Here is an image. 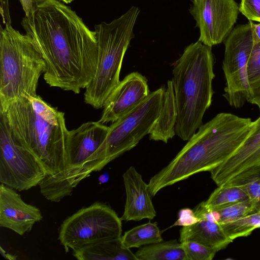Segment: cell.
Masks as SVG:
<instances>
[{"mask_svg":"<svg viewBox=\"0 0 260 260\" xmlns=\"http://www.w3.org/2000/svg\"><path fill=\"white\" fill-rule=\"evenodd\" d=\"M239 12L249 21L260 23V0H241Z\"/></svg>","mask_w":260,"mask_h":260,"instance_id":"27","label":"cell"},{"mask_svg":"<svg viewBox=\"0 0 260 260\" xmlns=\"http://www.w3.org/2000/svg\"><path fill=\"white\" fill-rule=\"evenodd\" d=\"M46 173L38 159L13 136L0 112V182L15 190H28L40 184Z\"/></svg>","mask_w":260,"mask_h":260,"instance_id":"10","label":"cell"},{"mask_svg":"<svg viewBox=\"0 0 260 260\" xmlns=\"http://www.w3.org/2000/svg\"><path fill=\"white\" fill-rule=\"evenodd\" d=\"M46 66L31 39L11 25L1 26L0 108L37 95L38 81Z\"/></svg>","mask_w":260,"mask_h":260,"instance_id":"5","label":"cell"},{"mask_svg":"<svg viewBox=\"0 0 260 260\" xmlns=\"http://www.w3.org/2000/svg\"><path fill=\"white\" fill-rule=\"evenodd\" d=\"M248 199L246 194L237 185L218 186L208 199L200 204L209 210L222 208Z\"/></svg>","mask_w":260,"mask_h":260,"instance_id":"21","label":"cell"},{"mask_svg":"<svg viewBox=\"0 0 260 260\" xmlns=\"http://www.w3.org/2000/svg\"><path fill=\"white\" fill-rule=\"evenodd\" d=\"M224 41L222 69L226 82L223 96L231 106L240 108L251 95L247 67L254 44L252 21L236 26Z\"/></svg>","mask_w":260,"mask_h":260,"instance_id":"9","label":"cell"},{"mask_svg":"<svg viewBox=\"0 0 260 260\" xmlns=\"http://www.w3.org/2000/svg\"><path fill=\"white\" fill-rule=\"evenodd\" d=\"M248 102L257 106L260 112V87L252 91Z\"/></svg>","mask_w":260,"mask_h":260,"instance_id":"31","label":"cell"},{"mask_svg":"<svg viewBox=\"0 0 260 260\" xmlns=\"http://www.w3.org/2000/svg\"><path fill=\"white\" fill-rule=\"evenodd\" d=\"M200 219L197 217L194 210L186 208L181 209L178 213V218L172 226H187L195 224Z\"/></svg>","mask_w":260,"mask_h":260,"instance_id":"28","label":"cell"},{"mask_svg":"<svg viewBox=\"0 0 260 260\" xmlns=\"http://www.w3.org/2000/svg\"><path fill=\"white\" fill-rule=\"evenodd\" d=\"M220 224L232 241L238 238L247 237L255 229L260 228V211Z\"/></svg>","mask_w":260,"mask_h":260,"instance_id":"22","label":"cell"},{"mask_svg":"<svg viewBox=\"0 0 260 260\" xmlns=\"http://www.w3.org/2000/svg\"><path fill=\"white\" fill-rule=\"evenodd\" d=\"M120 218L108 205L95 202L68 217L58 239L67 253L99 241L121 237Z\"/></svg>","mask_w":260,"mask_h":260,"instance_id":"8","label":"cell"},{"mask_svg":"<svg viewBox=\"0 0 260 260\" xmlns=\"http://www.w3.org/2000/svg\"><path fill=\"white\" fill-rule=\"evenodd\" d=\"M0 112L14 138L36 156L46 175L66 168L69 131L63 112L38 95L14 101L0 108Z\"/></svg>","mask_w":260,"mask_h":260,"instance_id":"3","label":"cell"},{"mask_svg":"<svg viewBox=\"0 0 260 260\" xmlns=\"http://www.w3.org/2000/svg\"><path fill=\"white\" fill-rule=\"evenodd\" d=\"M150 93L145 76L137 72L129 74L108 98L99 121L104 124L115 121L138 106Z\"/></svg>","mask_w":260,"mask_h":260,"instance_id":"13","label":"cell"},{"mask_svg":"<svg viewBox=\"0 0 260 260\" xmlns=\"http://www.w3.org/2000/svg\"><path fill=\"white\" fill-rule=\"evenodd\" d=\"M176 118L173 84L171 80H168L159 114L149 132L150 140L167 143L176 135Z\"/></svg>","mask_w":260,"mask_h":260,"instance_id":"18","label":"cell"},{"mask_svg":"<svg viewBox=\"0 0 260 260\" xmlns=\"http://www.w3.org/2000/svg\"><path fill=\"white\" fill-rule=\"evenodd\" d=\"M0 251L3 256L7 259H15L16 258V257L15 256H13L11 254L6 253V251H4V250H3L2 247H0Z\"/></svg>","mask_w":260,"mask_h":260,"instance_id":"34","label":"cell"},{"mask_svg":"<svg viewBox=\"0 0 260 260\" xmlns=\"http://www.w3.org/2000/svg\"><path fill=\"white\" fill-rule=\"evenodd\" d=\"M124 245L128 248H139L162 241L161 234L157 223H148L136 226L121 236Z\"/></svg>","mask_w":260,"mask_h":260,"instance_id":"20","label":"cell"},{"mask_svg":"<svg viewBox=\"0 0 260 260\" xmlns=\"http://www.w3.org/2000/svg\"><path fill=\"white\" fill-rule=\"evenodd\" d=\"M166 88L150 92L138 106L109 126L107 136L70 182L73 188L93 172L99 171L110 162L135 147L147 134L159 114Z\"/></svg>","mask_w":260,"mask_h":260,"instance_id":"7","label":"cell"},{"mask_svg":"<svg viewBox=\"0 0 260 260\" xmlns=\"http://www.w3.org/2000/svg\"><path fill=\"white\" fill-rule=\"evenodd\" d=\"M129 249L121 237L86 245L74 250L73 255L79 260H138Z\"/></svg>","mask_w":260,"mask_h":260,"instance_id":"17","label":"cell"},{"mask_svg":"<svg viewBox=\"0 0 260 260\" xmlns=\"http://www.w3.org/2000/svg\"><path fill=\"white\" fill-rule=\"evenodd\" d=\"M63 3L66 4H69L71 3L72 2H73L74 0H60Z\"/></svg>","mask_w":260,"mask_h":260,"instance_id":"35","label":"cell"},{"mask_svg":"<svg viewBox=\"0 0 260 260\" xmlns=\"http://www.w3.org/2000/svg\"><path fill=\"white\" fill-rule=\"evenodd\" d=\"M126 202L120 218L124 221L153 219L156 215L148 185L134 167L131 166L123 174Z\"/></svg>","mask_w":260,"mask_h":260,"instance_id":"15","label":"cell"},{"mask_svg":"<svg viewBox=\"0 0 260 260\" xmlns=\"http://www.w3.org/2000/svg\"><path fill=\"white\" fill-rule=\"evenodd\" d=\"M0 10L3 23L5 25H11V19L9 8V0H0Z\"/></svg>","mask_w":260,"mask_h":260,"instance_id":"29","label":"cell"},{"mask_svg":"<svg viewBox=\"0 0 260 260\" xmlns=\"http://www.w3.org/2000/svg\"><path fill=\"white\" fill-rule=\"evenodd\" d=\"M109 179V174L108 172H105L98 178V181L100 184L107 182Z\"/></svg>","mask_w":260,"mask_h":260,"instance_id":"33","label":"cell"},{"mask_svg":"<svg viewBox=\"0 0 260 260\" xmlns=\"http://www.w3.org/2000/svg\"><path fill=\"white\" fill-rule=\"evenodd\" d=\"M23 11L25 12V16L29 15L35 6L37 0H19Z\"/></svg>","mask_w":260,"mask_h":260,"instance_id":"30","label":"cell"},{"mask_svg":"<svg viewBox=\"0 0 260 260\" xmlns=\"http://www.w3.org/2000/svg\"><path fill=\"white\" fill-rule=\"evenodd\" d=\"M43 217L36 206L25 203L15 189L0 186V226L20 235L30 231Z\"/></svg>","mask_w":260,"mask_h":260,"instance_id":"14","label":"cell"},{"mask_svg":"<svg viewBox=\"0 0 260 260\" xmlns=\"http://www.w3.org/2000/svg\"><path fill=\"white\" fill-rule=\"evenodd\" d=\"M214 64L211 47L199 40L187 46L173 64L175 134L183 141H188L203 124L204 114L212 104Z\"/></svg>","mask_w":260,"mask_h":260,"instance_id":"4","label":"cell"},{"mask_svg":"<svg viewBox=\"0 0 260 260\" xmlns=\"http://www.w3.org/2000/svg\"><path fill=\"white\" fill-rule=\"evenodd\" d=\"M253 125L250 118L217 114L202 124L173 160L150 179L151 196L195 174L217 167L243 144Z\"/></svg>","mask_w":260,"mask_h":260,"instance_id":"2","label":"cell"},{"mask_svg":"<svg viewBox=\"0 0 260 260\" xmlns=\"http://www.w3.org/2000/svg\"><path fill=\"white\" fill-rule=\"evenodd\" d=\"M254 43L260 42V23H254L252 21Z\"/></svg>","mask_w":260,"mask_h":260,"instance_id":"32","label":"cell"},{"mask_svg":"<svg viewBox=\"0 0 260 260\" xmlns=\"http://www.w3.org/2000/svg\"><path fill=\"white\" fill-rule=\"evenodd\" d=\"M135 254L138 260H187L182 243L176 240L143 246Z\"/></svg>","mask_w":260,"mask_h":260,"instance_id":"19","label":"cell"},{"mask_svg":"<svg viewBox=\"0 0 260 260\" xmlns=\"http://www.w3.org/2000/svg\"><path fill=\"white\" fill-rule=\"evenodd\" d=\"M181 243L187 260H212L217 252L214 249L195 241H187Z\"/></svg>","mask_w":260,"mask_h":260,"instance_id":"25","label":"cell"},{"mask_svg":"<svg viewBox=\"0 0 260 260\" xmlns=\"http://www.w3.org/2000/svg\"><path fill=\"white\" fill-rule=\"evenodd\" d=\"M200 29L199 41L212 47L224 41L239 12L235 0H192L189 10Z\"/></svg>","mask_w":260,"mask_h":260,"instance_id":"11","label":"cell"},{"mask_svg":"<svg viewBox=\"0 0 260 260\" xmlns=\"http://www.w3.org/2000/svg\"><path fill=\"white\" fill-rule=\"evenodd\" d=\"M217 186L235 185L260 175V116L243 144L226 160L210 172Z\"/></svg>","mask_w":260,"mask_h":260,"instance_id":"12","label":"cell"},{"mask_svg":"<svg viewBox=\"0 0 260 260\" xmlns=\"http://www.w3.org/2000/svg\"><path fill=\"white\" fill-rule=\"evenodd\" d=\"M21 24L45 60L46 83L76 94L86 87L96 71L97 43L74 11L58 0H37Z\"/></svg>","mask_w":260,"mask_h":260,"instance_id":"1","label":"cell"},{"mask_svg":"<svg viewBox=\"0 0 260 260\" xmlns=\"http://www.w3.org/2000/svg\"><path fill=\"white\" fill-rule=\"evenodd\" d=\"M192 241L212 248L216 252L225 248L233 241L226 235L218 222L201 220L194 224L183 226L180 231V243Z\"/></svg>","mask_w":260,"mask_h":260,"instance_id":"16","label":"cell"},{"mask_svg":"<svg viewBox=\"0 0 260 260\" xmlns=\"http://www.w3.org/2000/svg\"><path fill=\"white\" fill-rule=\"evenodd\" d=\"M247 72L252 94L253 91L260 87V42L254 44L247 63Z\"/></svg>","mask_w":260,"mask_h":260,"instance_id":"24","label":"cell"},{"mask_svg":"<svg viewBox=\"0 0 260 260\" xmlns=\"http://www.w3.org/2000/svg\"><path fill=\"white\" fill-rule=\"evenodd\" d=\"M235 185L238 186L246 194L248 199L255 204L257 211H260V175Z\"/></svg>","mask_w":260,"mask_h":260,"instance_id":"26","label":"cell"},{"mask_svg":"<svg viewBox=\"0 0 260 260\" xmlns=\"http://www.w3.org/2000/svg\"><path fill=\"white\" fill-rule=\"evenodd\" d=\"M140 9L131 7L110 23L94 25L98 59L93 78L85 88L84 101L95 109L104 107L108 98L120 82L122 61L131 40Z\"/></svg>","mask_w":260,"mask_h":260,"instance_id":"6","label":"cell"},{"mask_svg":"<svg viewBox=\"0 0 260 260\" xmlns=\"http://www.w3.org/2000/svg\"><path fill=\"white\" fill-rule=\"evenodd\" d=\"M214 210L218 213L220 224L232 221L258 212L254 203L249 199Z\"/></svg>","mask_w":260,"mask_h":260,"instance_id":"23","label":"cell"}]
</instances>
